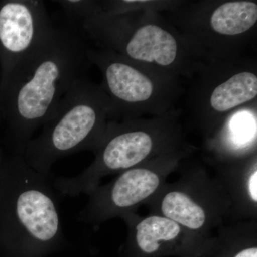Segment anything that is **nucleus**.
<instances>
[{"mask_svg":"<svg viewBox=\"0 0 257 257\" xmlns=\"http://www.w3.org/2000/svg\"><path fill=\"white\" fill-rule=\"evenodd\" d=\"M56 28L39 0L7 2L0 7V48L8 72L50 37Z\"/></svg>","mask_w":257,"mask_h":257,"instance_id":"obj_8","label":"nucleus"},{"mask_svg":"<svg viewBox=\"0 0 257 257\" xmlns=\"http://www.w3.org/2000/svg\"><path fill=\"white\" fill-rule=\"evenodd\" d=\"M234 257H257L256 246H249V247L243 248Z\"/></svg>","mask_w":257,"mask_h":257,"instance_id":"obj_13","label":"nucleus"},{"mask_svg":"<svg viewBox=\"0 0 257 257\" xmlns=\"http://www.w3.org/2000/svg\"><path fill=\"white\" fill-rule=\"evenodd\" d=\"M89 47L67 25L55 30L9 73L6 112L15 155L23 156L34 134L55 114L76 80L90 64Z\"/></svg>","mask_w":257,"mask_h":257,"instance_id":"obj_1","label":"nucleus"},{"mask_svg":"<svg viewBox=\"0 0 257 257\" xmlns=\"http://www.w3.org/2000/svg\"><path fill=\"white\" fill-rule=\"evenodd\" d=\"M257 22V5L252 1H230L223 3L211 13V30L222 36H237L248 31Z\"/></svg>","mask_w":257,"mask_h":257,"instance_id":"obj_11","label":"nucleus"},{"mask_svg":"<svg viewBox=\"0 0 257 257\" xmlns=\"http://www.w3.org/2000/svg\"><path fill=\"white\" fill-rule=\"evenodd\" d=\"M121 219L127 226L128 243L147 255L204 238L160 214L142 217L133 213Z\"/></svg>","mask_w":257,"mask_h":257,"instance_id":"obj_9","label":"nucleus"},{"mask_svg":"<svg viewBox=\"0 0 257 257\" xmlns=\"http://www.w3.org/2000/svg\"><path fill=\"white\" fill-rule=\"evenodd\" d=\"M221 179L229 194L231 211L246 216L256 215L257 205L256 158L252 159L238 173L224 175Z\"/></svg>","mask_w":257,"mask_h":257,"instance_id":"obj_12","label":"nucleus"},{"mask_svg":"<svg viewBox=\"0 0 257 257\" xmlns=\"http://www.w3.org/2000/svg\"><path fill=\"white\" fill-rule=\"evenodd\" d=\"M175 136L164 128L145 126L134 120L121 123L110 121L97 147L95 159L85 170L75 177H57L55 188L70 197L88 194L106 176L121 173L159 157L172 155Z\"/></svg>","mask_w":257,"mask_h":257,"instance_id":"obj_4","label":"nucleus"},{"mask_svg":"<svg viewBox=\"0 0 257 257\" xmlns=\"http://www.w3.org/2000/svg\"><path fill=\"white\" fill-rule=\"evenodd\" d=\"M113 117L110 102L101 87L84 77L76 80L62 98L41 133L24 152L34 170L49 175L57 161L83 151H96Z\"/></svg>","mask_w":257,"mask_h":257,"instance_id":"obj_2","label":"nucleus"},{"mask_svg":"<svg viewBox=\"0 0 257 257\" xmlns=\"http://www.w3.org/2000/svg\"><path fill=\"white\" fill-rule=\"evenodd\" d=\"M257 96V77L249 71L235 73L218 84L209 98L211 111L224 114L253 100Z\"/></svg>","mask_w":257,"mask_h":257,"instance_id":"obj_10","label":"nucleus"},{"mask_svg":"<svg viewBox=\"0 0 257 257\" xmlns=\"http://www.w3.org/2000/svg\"><path fill=\"white\" fill-rule=\"evenodd\" d=\"M5 179V234L23 257H37L64 240L50 174L34 170L15 155Z\"/></svg>","mask_w":257,"mask_h":257,"instance_id":"obj_3","label":"nucleus"},{"mask_svg":"<svg viewBox=\"0 0 257 257\" xmlns=\"http://www.w3.org/2000/svg\"><path fill=\"white\" fill-rule=\"evenodd\" d=\"M147 204L152 214L169 218L202 237L219 227L231 213L221 179L214 181L202 173L183 175L175 183H166Z\"/></svg>","mask_w":257,"mask_h":257,"instance_id":"obj_5","label":"nucleus"},{"mask_svg":"<svg viewBox=\"0 0 257 257\" xmlns=\"http://www.w3.org/2000/svg\"><path fill=\"white\" fill-rule=\"evenodd\" d=\"M175 154L159 157L121 172L109 183L97 186L79 214V220L94 227L115 217L135 213L160 192L177 166Z\"/></svg>","mask_w":257,"mask_h":257,"instance_id":"obj_6","label":"nucleus"},{"mask_svg":"<svg viewBox=\"0 0 257 257\" xmlns=\"http://www.w3.org/2000/svg\"><path fill=\"white\" fill-rule=\"evenodd\" d=\"M87 58L102 74L101 87L110 102L113 117L121 114L130 119L135 111L157 94L154 79L138 64L119 54L105 49L89 48Z\"/></svg>","mask_w":257,"mask_h":257,"instance_id":"obj_7","label":"nucleus"}]
</instances>
